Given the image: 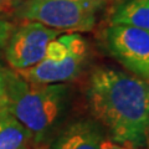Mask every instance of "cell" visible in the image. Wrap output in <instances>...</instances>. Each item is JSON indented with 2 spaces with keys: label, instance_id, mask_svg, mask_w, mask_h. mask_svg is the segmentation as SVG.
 I'll return each mask as SVG.
<instances>
[{
  "label": "cell",
  "instance_id": "6da1fadb",
  "mask_svg": "<svg viewBox=\"0 0 149 149\" xmlns=\"http://www.w3.org/2000/svg\"><path fill=\"white\" fill-rule=\"evenodd\" d=\"M87 102L93 119L111 141L142 149L149 143V83L128 72L102 66L91 73Z\"/></svg>",
  "mask_w": 149,
  "mask_h": 149
},
{
  "label": "cell",
  "instance_id": "7a4b0ae2",
  "mask_svg": "<svg viewBox=\"0 0 149 149\" xmlns=\"http://www.w3.org/2000/svg\"><path fill=\"white\" fill-rule=\"evenodd\" d=\"M5 108L27 129L31 143L40 146L54 133L66 111L70 88L66 83H37L16 71L4 74Z\"/></svg>",
  "mask_w": 149,
  "mask_h": 149
},
{
  "label": "cell",
  "instance_id": "3957f363",
  "mask_svg": "<svg viewBox=\"0 0 149 149\" xmlns=\"http://www.w3.org/2000/svg\"><path fill=\"white\" fill-rule=\"evenodd\" d=\"M87 54L85 37L78 32H68L51 41L44 58L37 65L16 72L30 82L66 83L80 73Z\"/></svg>",
  "mask_w": 149,
  "mask_h": 149
},
{
  "label": "cell",
  "instance_id": "277c9868",
  "mask_svg": "<svg viewBox=\"0 0 149 149\" xmlns=\"http://www.w3.org/2000/svg\"><path fill=\"white\" fill-rule=\"evenodd\" d=\"M104 0H29L21 16L57 31L86 32L96 25Z\"/></svg>",
  "mask_w": 149,
  "mask_h": 149
},
{
  "label": "cell",
  "instance_id": "5b68a950",
  "mask_svg": "<svg viewBox=\"0 0 149 149\" xmlns=\"http://www.w3.org/2000/svg\"><path fill=\"white\" fill-rule=\"evenodd\" d=\"M107 51L120 66L149 83V31L137 26L111 24L103 32Z\"/></svg>",
  "mask_w": 149,
  "mask_h": 149
},
{
  "label": "cell",
  "instance_id": "8992f818",
  "mask_svg": "<svg viewBox=\"0 0 149 149\" xmlns=\"http://www.w3.org/2000/svg\"><path fill=\"white\" fill-rule=\"evenodd\" d=\"M60 31L36 21H27L11 32L6 42L5 56L15 71L27 70L44 58L49 44Z\"/></svg>",
  "mask_w": 149,
  "mask_h": 149
},
{
  "label": "cell",
  "instance_id": "52a82bcc",
  "mask_svg": "<svg viewBox=\"0 0 149 149\" xmlns=\"http://www.w3.org/2000/svg\"><path fill=\"white\" fill-rule=\"evenodd\" d=\"M104 130L95 119H80L68 124L50 149H101Z\"/></svg>",
  "mask_w": 149,
  "mask_h": 149
},
{
  "label": "cell",
  "instance_id": "ba28073f",
  "mask_svg": "<svg viewBox=\"0 0 149 149\" xmlns=\"http://www.w3.org/2000/svg\"><path fill=\"white\" fill-rule=\"evenodd\" d=\"M30 143L27 129L5 107L0 109V149H25Z\"/></svg>",
  "mask_w": 149,
  "mask_h": 149
},
{
  "label": "cell",
  "instance_id": "9c48e42d",
  "mask_svg": "<svg viewBox=\"0 0 149 149\" xmlns=\"http://www.w3.org/2000/svg\"><path fill=\"white\" fill-rule=\"evenodd\" d=\"M111 24L137 26L149 31V0H122L112 13Z\"/></svg>",
  "mask_w": 149,
  "mask_h": 149
},
{
  "label": "cell",
  "instance_id": "30bf717a",
  "mask_svg": "<svg viewBox=\"0 0 149 149\" xmlns=\"http://www.w3.org/2000/svg\"><path fill=\"white\" fill-rule=\"evenodd\" d=\"M11 32H13V25L9 21L0 19V49H1L4 45H6Z\"/></svg>",
  "mask_w": 149,
  "mask_h": 149
},
{
  "label": "cell",
  "instance_id": "8fae6325",
  "mask_svg": "<svg viewBox=\"0 0 149 149\" xmlns=\"http://www.w3.org/2000/svg\"><path fill=\"white\" fill-rule=\"evenodd\" d=\"M101 149H133V148H129V147H125V146H122L119 143H116L113 141H108V139H104L103 143H102V147Z\"/></svg>",
  "mask_w": 149,
  "mask_h": 149
},
{
  "label": "cell",
  "instance_id": "7c38bea8",
  "mask_svg": "<svg viewBox=\"0 0 149 149\" xmlns=\"http://www.w3.org/2000/svg\"><path fill=\"white\" fill-rule=\"evenodd\" d=\"M6 103V93H5V83H4V77L0 74V108H4Z\"/></svg>",
  "mask_w": 149,
  "mask_h": 149
},
{
  "label": "cell",
  "instance_id": "4fadbf2b",
  "mask_svg": "<svg viewBox=\"0 0 149 149\" xmlns=\"http://www.w3.org/2000/svg\"><path fill=\"white\" fill-rule=\"evenodd\" d=\"M14 0H0V13L6 11L9 8H11Z\"/></svg>",
  "mask_w": 149,
  "mask_h": 149
},
{
  "label": "cell",
  "instance_id": "5bb4252c",
  "mask_svg": "<svg viewBox=\"0 0 149 149\" xmlns=\"http://www.w3.org/2000/svg\"><path fill=\"white\" fill-rule=\"evenodd\" d=\"M25 149H47V148H45V147H35V148H25Z\"/></svg>",
  "mask_w": 149,
  "mask_h": 149
},
{
  "label": "cell",
  "instance_id": "9a60e30c",
  "mask_svg": "<svg viewBox=\"0 0 149 149\" xmlns=\"http://www.w3.org/2000/svg\"><path fill=\"white\" fill-rule=\"evenodd\" d=\"M104 1H106V0H104ZM108 1H114V0H108Z\"/></svg>",
  "mask_w": 149,
  "mask_h": 149
},
{
  "label": "cell",
  "instance_id": "2e32d148",
  "mask_svg": "<svg viewBox=\"0 0 149 149\" xmlns=\"http://www.w3.org/2000/svg\"><path fill=\"white\" fill-rule=\"evenodd\" d=\"M0 109H1V108H0Z\"/></svg>",
  "mask_w": 149,
  "mask_h": 149
}]
</instances>
